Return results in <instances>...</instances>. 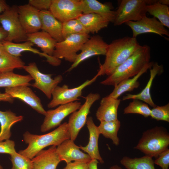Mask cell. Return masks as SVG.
Wrapping results in <instances>:
<instances>
[{
    "mask_svg": "<svg viewBox=\"0 0 169 169\" xmlns=\"http://www.w3.org/2000/svg\"><path fill=\"white\" fill-rule=\"evenodd\" d=\"M140 45L136 38L126 36L115 39L108 46L104 63L96 75H110L120 65L131 56Z\"/></svg>",
    "mask_w": 169,
    "mask_h": 169,
    "instance_id": "1",
    "label": "cell"
},
{
    "mask_svg": "<svg viewBox=\"0 0 169 169\" xmlns=\"http://www.w3.org/2000/svg\"><path fill=\"white\" fill-rule=\"evenodd\" d=\"M23 119V116H17L10 110L5 111L0 110V142L9 139L11 136V127Z\"/></svg>",
    "mask_w": 169,
    "mask_h": 169,
    "instance_id": "28",
    "label": "cell"
},
{
    "mask_svg": "<svg viewBox=\"0 0 169 169\" xmlns=\"http://www.w3.org/2000/svg\"><path fill=\"white\" fill-rule=\"evenodd\" d=\"M7 52L5 50L2 42H0V55Z\"/></svg>",
    "mask_w": 169,
    "mask_h": 169,
    "instance_id": "46",
    "label": "cell"
},
{
    "mask_svg": "<svg viewBox=\"0 0 169 169\" xmlns=\"http://www.w3.org/2000/svg\"><path fill=\"white\" fill-rule=\"evenodd\" d=\"M62 33L64 39L72 34L80 33L89 34L77 19H71L62 23Z\"/></svg>",
    "mask_w": 169,
    "mask_h": 169,
    "instance_id": "34",
    "label": "cell"
},
{
    "mask_svg": "<svg viewBox=\"0 0 169 169\" xmlns=\"http://www.w3.org/2000/svg\"><path fill=\"white\" fill-rule=\"evenodd\" d=\"M89 162L78 161L71 162L67 163L63 169H89Z\"/></svg>",
    "mask_w": 169,
    "mask_h": 169,
    "instance_id": "41",
    "label": "cell"
},
{
    "mask_svg": "<svg viewBox=\"0 0 169 169\" xmlns=\"http://www.w3.org/2000/svg\"><path fill=\"white\" fill-rule=\"evenodd\" d=\"M153 63V62H150L133 78L126 79L120 82L114 86L113 91L108 96L118 99L124 93L132 91L135 89L138 88L140 85L138 79L143 74L146 72L148 69L151 68Z\"/></svg>",
    "mask_w": 169,
    "mask_h": 169,
    "instance_id": "26",
    "label": "cell"
},
{
    "mask_svg": "<svg viewBox=\"0 0 169 169\" xmlns=\"http://www.w3.org/2000/svg\"><path fill=\"white\" fill-rule=\"evenodd\" d=\"M40 48L44 54L53 56L57 41L43 31L27 34V40Z\"/></svg>",
    "mask_w": 169,
    "mask_h": 169,
    "instance_id": "25",
    "label": "cell"
},
{
    "mask_svg": "<svg viewBox=\"0 0 169 169\" xmlns=\"http://www.w3.org/2000/svg\"><path fill=\"white\" fill-rule=\"evenodd\" d=\"M98 77L95 75L90 80H87L79 86L70 89L64 84L61 86H57L52 93V99L48 104L49 108H53L58 105L73 102L82 97L83 90L95 81Z\"/></svg>",
    "mask_w": 169,
    "mask_h": 169,
    "instance_id": "10",
    "label": "cell"
},
{
    "mask_svg": "<svg viewBox=\"0 0 169 169\" xmlns=\"http://www.w3.org/2000/svg\"><path fill=\"white\" fill-rule=\"evenodd\" d=\"M18 9L20 22L27 34L41 29L40 11L28 3L18 6Z\"/></svg>",
    "mask_w": 169,
    "mask_h": 169,
    "instance_id": "15",
    "label": "cell"
},
{
    "mask_svg": "<svg viewBox=\"0 0 169 169\" xmlns=\"http://www.w3.org/2000/svg\"><path fill=\"white\" fill-rule=\"evenodd\" d=\"M23 139L28 146L18 153L32 159L46 147L58 146L65 140L70 139V136L67 122H65L52 131L43 135L33 134L27 131L24 133Z\"/></svg>",
    "mask_w": 169,
    "mask_h": 169,
    "instance_id": "3",
    "label": "cell"
},
{
    "mask_svg": "<svg viewBox=\"0 0 169 169\" xmlns=\"http://www.w3.org/2000/svg\"><path fill=\"white\" fill-rule=\"evenodd\" d=\"M23 69L34 80V82L31 85L41 91L49 99L51 98L54 90L63 79L61 75L52 78V74L41 72L34 62L30 63L27 65H25Z\"/></svg>",
    "mask_w": 169,
    "mask_h": 169,
    "instance_id": "9",
    "label": "cell"
},
{
    "mask_svg": "<svg viewBox=\"0 0 169 169\" xmlns=\"http://www.w3.org/2000/svg\"><path fill=\"white\" fill-rule=\"evenodd\" d=\"M2 42L5 51L12 56L20 57L22 52L29 51L45 57L47 59L46 61L53 66H58L61 64V60L39 52L38 49L33 48L34 44L29 41H27L22 43H15L3 40Z\"/></svg>",
    "mask_w": 169,
    "mask_h": 169,
    "instance_id": "18",
    "label": "cell"
},
{
    "mask_svg": "<svg viewBox=\"0 0 169 169\" xmlns=\"http://www.w3.org/2000/svg\"><path fill=\"white\" fill-rule=\"evenodd\" d=\"M158 1L161 4L168 6L169 5V1L168 0H159Z\"/></svg>",
    "mask_w": 169,
    "mask_h": 169,
    "instance_id": "47",
    "label": "cell"
},
{
    "mask_svg": "<svg viewBox=\"0 0 169 169\" xmlns=\"http://www.w3.org/2000/svg\"><path fill=\"white\" fill-rule=\"evenodd\" d=\"M0 23L8 33L5 40L15 43L27 41V34L20 22L17 6L10 7L0 14Z\"/></svg>",
    "mask_w": 169,
    "mask_h": 169,
    "instance_id": "6",
    "label": "cell"
},
{
    "mask_svg": "<svg viewBox=\"0 0 169 169\" xmlns=\"http://www.w3.org/2000/svg\"><path fill=\"white\" fill-rule=\"evenodd\" d=\"M108 44L99 35L90 37L84 44L75 61L66 72H69L80 63L92 57L98 55H105Z\"/></svg>",
    "mask_w": 169,
    "mask_h": 169,
    "instance_id": "13",
    "label": "cell"
},
{
    "mask_svg": "<svg viewBox=\"0 0 169 169\" xmlns=\"http://www.w3.org/2000/svg\"><path fill=\"white\" fill-rule=\"evenodd\" d=\"M74 141L71 139L66 140L56 147L61 161H65L67 164L72 161L90 162L92 160L90 156L81 151Z\"/></svg>",
    "mask_w": 169,
    "mask_h": 169,
    "instance_id": "17",
    "label": "cell"
},
{
    "mask_svg": "<svg viewBox=\"0 0 169 169\" xmlns=\"http://www.w3.org/2000/svg\"><path fill=\"white\" fill-rule=\"evenodd\" d=\"M147 13L157 18L165 27L169 28V7L159 3L158 0L146 6Z\"/></svg>",
    "mask_w": 169,
    "mask_h": 169,
    "instance_id": "32",
    "label": "cell"
},
{
    "mask_svg": "<svg viewBox=\"0 0 169 169\" xmlns=\"http://www.w3.org/2000/svg\"><path fill=\"white\" fill-rule=\"evenodd\" d=\"M150 77L145 87L139 93L136 94H127L122 98V100L136 99L143 101L151 107H154L156 105L153 101L151 95L150 90L153 81L156 76L163 72V67L157 62L154 63L150 69Z\"/></svg>",
    "mask_w": 169,
    "mask_h": 169,
    "instance_id": "24",
    "label": "cell"
},
{
    "mask_svg": "<svg viewBox=\"0 0 169 169\" xmlns=\"http://www.w3.org/2000/svg\"><path fill=\"white\" fill-rule=\"evenodd\" d=\"M83 14L93 13L100 15L110 22L113 23L116 11L112 10L113 6L109 3H102L96 0H81Z\"/></svg>",
    "mask_w": 169,
    "mask_h": 169,
    "instance_id": "22",
    "label": "cell"
},
{
    "mask_svg": "<svg viewBox=\"0 0 169 169\" xmlns=\"http://www.w3.org/2000/svg\"><path fill=\"white\" fill-rule=\"evenodd\" d=\"M27 85H21L5 88V93L14 98L18 99L29 105L38 113L45 115L46 111L43 108L40 99Z\"/></svg>",
    "mask_w": 169,
    "mask_h": 169,
    "instance_id": "16",
    "label": "cell"
},
{
    "mask_svg": "<svg viewBox=\"0 0 169 169\" xmlns=\"http://www.w3.org/2000/svg\"><path fill=\"white\" fill-rule=\"evenodd\" d=\"M7 36V32L4 30L2 26H0V42L5 40Z\"/></svg>",
    "mask_w": 169,
    "mask_h": 169,
    "instance_id": "44",
    "label": "cell"
},
{
    "mask_svg": "<svg viewBox=\"0 0 169 169\" xmlns=\"http://www.w3.org/2000/svg\"><path fill=\"white\" fill-rule=\"evenodd\" d=\"M56 146H52L42 150L31 159L32 169H56L61 162L56 151Z\"/></svg>",
    "mask_w": 169,
    "mask_h": 169,
    "instance_id": "19",
    "label": "cell"
},
{
    "mask_svg": "<svg viewBox=\"0 0 169 169\" xmlns=\"http://www.w3.org/2000/svg\"><path fill=\"white\" fill-rule=\"evenodd\" d=\"M89 33H98L108 27L110 23L101 16L95 13L82 14L77 18Z\"/></svg>",
    "mask_w": 169,
    "mask_h": 169,
    "instance_id": "27",
    "label": "cell"
},
{
    "mask_svg": "<svg viewBox=\"0 0 169 169\" xmlns=\"http://www.w3.org/2000/svg\"><path fill=\"white\" fill-rule=\"evenodd\" d=\"M86 123L89 131V141L85 146H80L79 148L87 153L91 160H96L103 164L104 161L100 154L98 148V139L100 134L97 126L95 124L91 116L87 117Z\"/></svg>",
    "mask_w": 169,
    "mask_h": 169,
    "instance_id": "20",
    "label": "cell"
},
{
    "mask_svg": "<svg viewBox=\"0 0 169 169\" xmlns=\"http://www.w3.org/2000/svg\"><path fill=\"white\" fill-rule=\"evenodd\" d=\"M98 161L96 160H92L89 162V169H98Z\"/></svg>",
    "mask_w": 169,
    "mask_h": 169,
    "instance_id": "45",
    "label": "cell"
},
{
    "mask_svg": "<svg viewBox=\"0 0 169 169\" xmlns=\"http://www.w3.org/2000/svg\"><path fill=\"white\" fill-rule=\"evenodd\" d=\"M13 99L9 94L5 93H2L0 92V101H3L12 103L14 101Z\"/></svg>",
    "mask_w": 169,
    "mask_h": 169,
    "instance_id": "42",
    "label": "cell"
},
{
    "mask_svg": "<svg viewBox=\"0 0 169 169\" xmlns=\"http://www.w3.org/2000/svg\"><path fill=\"white\" fill-rule=\"evenodd\" d=\"M131 29L132 37L142 34L152 33L162 36H169L168 31L156 18L153 17L148 18L146 16L137 21H130L125 23Z\"/></svg>",
    "mask_w": 169,
    "mask_h": 169,
    "instance_id": "14",
    "label": "cell"
},
{
    "mask_svg": "<svg viewBox=\"0 0 169 169\" xmlns=\"http://www.w3.org/2000/svg\"><path fill=\"white\" fill-rule=\"evenodd\" d=\"M33 80L30 75H22L12 72L0 74V87L12 88L21 85H31Z\"/></svg>",
    "mask_w": 169,
    "mask_h": 169,
    "instance_id": "29",
    "label": "cell"
},
{
    "mask_svg": "<svg viewBox=\"0 0 169 169\" xmlns=\"http://www.w3.org/2000/svg\"><path fill=\"white\" fill-rule=\"evenodd\" d=\"M100 122V125L97 126L100 134H102L105 138L111 139L114 145H119L120 139L118 136V133L121 126L120 121L117 119Z\"/></svg>",
    "mask_w": 169,
    "mask_h": 169,
    "instance_id": "30",
    "label": "cell"
},
{
    "mask_svg": "<svg viewBox=\"0 0 169 169\" xmlns=\"http://www.w3.org/2000/svg\"><path fill=\"white\" fill-rule=\"evenodd\" d=\"M0 169H3V167L0 164Z\"/></svg>",
    "mask_w": 169,
    "mask_h": 169,
    "instance_id": "49",
    "label": "cell"
},
{
    "mask_svg": "<svg viewBox=\"0 0 169 169\" xmlns=\"http://www.w3.org/2000/svg\"><path fill=\"white\" fill-rule=\"evenodd\" d=\"M81 105V102L76 101L59 105L54 109L46 111L41 126V131L44 132L59 126L66 117L78 110Z\"/></svg>",
    "mask_w": 169,
    "mask_h": 169,
    "instance_id": "12",
    "label": "cell"
},
{
    "mask_svg": "<svg viewBox=\"0 0 169 169\" xmlns=\"http://www.w3.org/2000/svg\"><path fill=\"white\" fill-rule=\"evenodd\" d=\"M150 51L149 46L140 45L131 56L100 83L115 86L121 81L136 75L150 62Z\"/></svg>",
    "mask_w": 169,
    "mask_h": 169,
    "instance_id": "2",
    "label": "cell"
},
{
    "mask_svg": "<svg viewBox=\"0 0 169 169\" xmlns=\"http://www.w3.org/2000/svg\"><path fill=\"white\" fill-rule=\"evenodd\" d=\"M100 97L98 93H90L84 97L85 101L77 110L71 113L67 123L70 139L74 141L86 123L88 115L93 104Z\"/></svg>",
    "mask_w": 169,
    "mask_h": 169,
    "instance_id": "8",
    "label": "cell"
},
{
    "mask_svg": "<svg viewBox=\"0 0 169 169\" xmlns=\"http://www.w3.org/2000/svg\"><path fill=\"white\" fill-rule=\"evenodd\" d=\"M12 167L10 169H32L31 159L23 156L16 151L10 155Z\"/></svg>",
    "mask_w": 169,
    "mask_h": 169,
    "instance_id": "36",
    "label": "cell"
},
{
    "mask_svg": "<svg viewBox=\"0 0 169 169\" xmlns=\"http://www.w3.org/2000/svg\"><path fill=\"white\" fill-rule=\"evenodd\" d=\"M154 164L160 166L162 169H169V149L161 153L154 160Z\"/></svg>",
    "mask_w": 169,
    "mask_h": 169,
    "instance_id": "38",
    "label": "cell"
},
{
    "mask_svg": "<svg viewBox=\"0 0 169 169\" xmlns=\"http://www.w3.org/2000/svg\"><path fill=\"white\" fill-rule=\"evenodd\" d=\"M52 0H29L28 4L39 11L49 10Z\"/></svg>",
    "mask_w": 169,
    "mask_h": 169,
    "instance_id": "39",
    "label": "cell"
},
{
    "mask_svg": "<svg viewBox=\"0 0 169 169\" xmlns=\"http://www.w3.org/2000/svg\"><path fill=\"white\" fill-rule=\"evenodd\" d=\"M90 37L89 34L80 33L69 35L61 42H57L55 45L53 56L72 63L75 60L84 44Z\"/></svg>",
    "mask_w": 169,
    "mask_h": 169,
    "instance_id": "7",
    "label": "cell"
},
{
    "mask_svg": "<svg viewBox=\"0 0 169 169\" xmlns=\"http://www.w3.org/2000/svg\"><path fill=\"white\" fill-rule=\"evenodd\" d=\"M110 169H122V168L118 165H115L112 166L110 167Z\"/></svg>",
    "mask_w": 169,
    "mask_h": 169,
    "instance_id": "48",
    "label": "cell"
},
{
    "mask_svg": "<svg viewBox=\"0 0 169 169\" xmlns=\"http://www.w3.org/2000/svg\"><path fill=\"white\" fill-rule=\"evenodd\" d=\"M169 146L167 130L163 127L156 126L144 131L134 148L156 159L161 153L168 149Z\"/></svg>",
    "mask_w": 169,
    "mask_h": 169,
    "instance_id": "4",
    "label": "cell"
},
{
    "mask_svg": "<svg viewBox=\"0 0 169 169\" xmlns=\"http://www.w3.org/2000/svg\"><path fill=\"white\" fill-rule=\"evenodd\" d=\"M151 109L148 105L141 100L133 99L124 110V114H137L145 117L150 116Z\"/></svg>",
    "mask_w": 169,
    "mask_h": 169,
    "instance_id": "35",
    "label": "cell"
},
{
    "mask_svg": "<svg viewBox=\"0 0 169 169\" xmlns=\"http://www.w3.org/2000/svg\"><path fill=\"white\" fill-rule=\"evenodd\" d=\"M150 116L157 120L169 122V104L162 106H156L151 110Z\"/></svg>",
    "mask_w": 169,
    "mask_h": 169,
    "instance_id": "37",
    "label": "cell"
},
{
    "mask_svg": "<svg viewBox=\"0 0 169 169\" xmlns=\"http://www.w3.org/2000/svg\"><path fill=\"white\" fill-rule=\"evenodd\" d=\"M10 7L3 0H0V14L8 9Z\"/></svg>",
    "mask_w": 169,
    "mask_h": 169,
    "instance_id": "43",
    "label": "cell"
},
{
    "mask_svg": "<svg viewBox=\"0 0 169 169\" xmlns=\"http://www.w3.org/2000/svg\"><path fill=\"white\" fill-rule=\"evenodd\" d=\"M49 10L62 23L77 19L82 14L81 0H52Z\"/></svg>",
    "mask_w": 169,
    "mask_h": 169,
    "instance_id": "11",
    "label": "cell"
},
{
    "mask_svg": "<svg viewBox=\"0 0 169 169\" xmlns=\"http://www.w3.org/2000/svg\"><path fill=\"white\" fill-rule=\"evenodd\" d=\"M14 141L9 139L0 142V153L11 155L16 152Z\"/></svg>",
    "mask_w": 169,
    "mask_h": 169,
    "instance_id": "40",
    "label": "cell"
},
{
    "mask_svg": "<svg viewBox=\"0 0 169 169\" xmlns=\"http://www.w3.org/2000/svg\"><path fill=\"white\" fill-rule=\"evenodd\" d=\"M41 29L49 33L57 42L63 41L62 23L57 19L49 10L40 11Z\"/></svg>",
    "mask_w": 169,
    "mask_h": 169,
    "instance_id": "23",
    "label": "cell"
},
{
    "mask_svg": "<svg viewBox=\"0 0 169 169\" xmlns=\"http://www.w3.org/2000/svg\"><path fill=\"white\" fill-rule=\"evenodd\" d=\"M156 0H122L116 11L113 22L115 26L126 22L139 21L146 16V6L155 2Z\"/></svg>",
    "mask_w": 169,
    "mask_h": 169,
    "instance_id": "5",
    "label": "cell"
},
{
    "mask_svg": "<svg viewBox=\"0 0 169 169\" xmlns=\"http://www.w3.org/2000/svg\"><path fill=\"white\" fill-rule=\"evenodd\" d=\"M25 63L19 57L12 56L7 52L0 55V74L12 72L16 69H23Z\"/></svg>",
    "mask_w": 169,
    "mask_h": 169,
    "instance_id": "33",
    "label": "cell"
},
{
    "mask_svg": "<svg viewBox=\"0 0 169 169\" xmlns=\"http://www.w3.org/2000/svg\"><path fill=\"white\" fill-rule=\"evenodd\" d=\"M120 100L107 96L102 98L96 113L97 119L100 122L118 119V110Z\"/></svg>",
    "mask_w": 169,
    "mask_h": 169,
    "instance_id": "21",
    "label": "cell"
},
{
    "mask_svg": "<svg viewBox=\"0 0 169 169\" xmlns=\"http://www.w3.org/2000/svg\"><path fill=\"white\" fill-rule=\"evenodd\" d=\"M120 163L126 169H155L152 158L146 155L133 158L125 156Z\"/></svg>",
    "mask_w": 169,
    "mask_h": 169,
    "instance_id": "31",
    "label": "cell"
}]
</instances>
